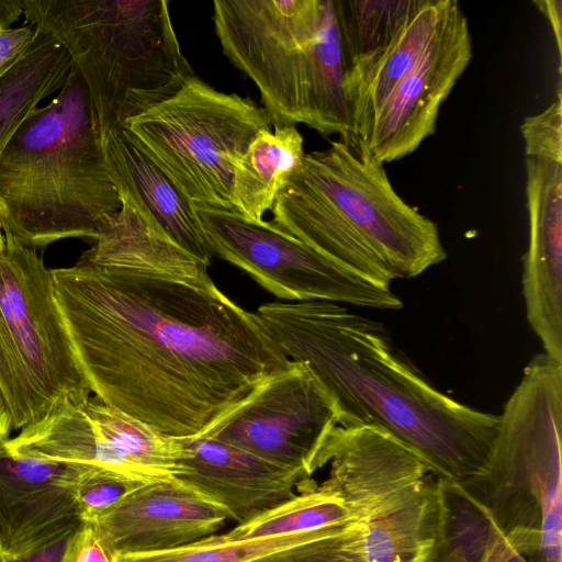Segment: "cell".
Wrapping results in <instances>:
<instances>
[{
  "label": "cell",
  "instance_id": "31",
  "mask_svg": "<svg viewBox=\"0 0 562 562\" xmlns=\"http://www.w3.org/2000/svg\"><path fill=\"white\" fill-rule=\"evenodd\" d=\"M252 562H367L357 522Z\"/></svg>",
  "mask_w": 562,
  "mask_h": 562
},
{
  "label": "cell",
  "instance_id": "40",
  "mask_svg": "<svg viewBox=\"0 0 562 562\" xmlns=\"http://www.w3.org/2000/svg\"><path fill=\"white\" fill-rule=\"evenodd\" d=\"M4 245H5V238H4V234H3L1 223H0V248L4 247Z\"/></svg>",
  "mask_w": 562,
  "mask_h": 562
},
{
  "label": "cell",
  "instance_id": "15",
  "mask_svg": "<svg viewBox=\"0 0 562 562\" xmlns=\"http://www.w3.org/2000/svg\"><path fill=\"white\" fill-rule=\"evenodd\" d=\"M91 468L16 456L0 445V539L10 560L80 524L76 492Z\"/></svg>",
  "mask_w": 562,
  "mask_h": 562
},
{
  "label": "cell",
  "instance_id": "27",
  "mask_svg": "<svg viewBox=\"0 0 562 562\" xmlns=\"http://www.w3.org/2000/svg\"><path fill=\"white\" fill-rule=\"evenodd\" d=\"M79 406L102 438L148 477L177 475L186 453V438L166 435L95 396Z\"/></svg>",
  "mask_w": 562,
  "mask_h": 562
},
{
  "label": "cell",
  "instance_id": "10",
  "mask_svg": "<svg viewBox=\"0 0 562 562\" xmlns=\"http://www.w3.org/2000/svg\"><path fill=\"white\" fill-rule=\"evenodd\" d=\"M193 209L213 254L280 299L379 310L403 306L391 288L363 279L272 222L250 221L235 210Z\"/></svg>",
  "mask_w": 562,
  "mask_h": 562
},
{
  "label": "cell",
  "instance_id": "12",
  "mask_svg": "<svg viewBox=\"0 0 562 562\" xmlns=\"http://www.w3.org/2000/svg\"><path fill=\"white\" fill-rule=\"evenodd\" d=\"M471 58L468 19L451 0L436 36L390 92L363 138L381 162L406 157L435 133L440 108Z\"/></svg>",
  "mask_w": 562,
  "mask_h": 562
},
{
  "label": "cell",
  "instance_id": "32",
  "mask_svg": "<svg viewBox=\"0 0 562 562\" xmlns=\"http://www.w3.org/2000/svg\"><path fill=\"white\" fill-rule=\"evenodd\" d=\"M143 483L111 470L92 467L79 482L76 492L79 520L90 521Z\"/></svg>",
  "mask_w": 562,
  "mask_h": 562
},
{
  "label": "cell",
  "instance_id": "37",
  "mask_svg": "<svg viewBox=\"0 0 562 562\" xmlns=\"http://www.w3.org/2000/svg\"><path fill=\"white\" fill-rule=\"evenodd\" d=\"M538 10L547 18L552 27L559 57L562 53V1L541 0L533 1Z\"/></svg>",
  "mask_w": 562,
  "mask_h": 562
},
{
  "label": "cell",
  "instance_id": "38",
  "mask_svg": "<svg viewBox=\"0 0 562 562\" xmlns=\"http://www.w3.org/2000/svg\"><path fill=\"white\" fill-rule=\"evenodd\" d=\"M12 431L11 416L0 387V445L10 438Z\"/></svg>",
  "mask_w": 562,
  "mask_h": 562
},
{
  "label": "cell",
  "instance_id": "39",
  "mask_svg": "<svg viewBox=\"0 0 562 562\" xmlns=\"http://www.w3.org/2000/svg\"><path fill=\"white\" fill-rule=\"evenodd\" d=\"M10 559L3 548V544L0 539V562H8Z\"/></svg>",
  "mask_w": 562,
  "mask_h": 562
},
{
  "label": "cell",
  "instance_id": "25",
  "mask_svg": "<svg viewBox=\"0 0 562 562\" xmlns=\"http://www.w3.org/2000/svg\"><path fill=\"white\" fill-rule=\"evenodd\" d=\"M0 74V156L41 102L63 87L72 65L67 53L42 32Z\"/></svg>",
  "mask_w": 562,
  "mask_h": 562
},
{
  "label": "cell",
  "instance_id": "8",
  "mask_svg": "<svg viewBox=\"0 0 562 562\" xmlns=\"http://www.w3.org/2000/svg\"><path fill=\"white\" fill-rule=\"evenodd\" d=\"M271 125L251 99L218 91L194 75L125 131L192 205L234 210V164Z\"/></svg>",
  "mask_w": 562,
  "mask_h": 562
},
{
  "label": "cell",
  "instance_id": "6",
  "mask_svg": "<svg viewBox=\"0 0 562 562\" xmlns=\"http://www.w3.org/2000/svg\"><path fill=\"white\" fill-rule=\"evenodd\" d=\"M562 363L533 356L483 471L460 483L527 562H562Z\"/></svg>",
  "mask_w": 562,
  "mask_h": 562
},
{
  "label": "cell",
  "instance_id": "17",
  "mask_svg": "<svg viewBox=\"0 0 562 562\" xmlns=\"http://www.w3.org/2000/svg\"><path fill=\"white\" fill-rule=\"evenodd\" d=\"M186 453L176 475L238 525L288 502L311 479L206 437L186 438Z\"/></svg>",
  "mask_w": 562,
  "mask_h": 562
},
{
  "label": "cell",
  "instance_id": "28",
  "mask_svg": "<svg viewBox=\"0 0 562 562\" xmlns=\"http://www.w3.org/2000/svg\"><path fill=\"white\" fill-rule=\"evenodd\" d=\"M355 522L345 504L314 482L288 502L222 536L229 541L265 539L321 532Z\"/></svg>",
  "mask_w": 562,
  "mask_h": 562
},
{
  "label": "cell",
  "instance_id": "4",
  "mask_svg": "<svg viewBox=\"0 0 562 562\" xmlns=\"http://www.w3.org/2000/svg\"><path fill=\"white\" fill-rule=\"evenodd\" d=\"M223 54L257 87L274 127L352 132L334 0H214Z\"/></svg>",
  "mask_w": 562,
  "mask_h": 562
},
{
  "label": "cell",
  "instance_id": "23",
  "mask_svg": "<svg viewBox=\"0 0 562 562\" xmlns=\"http://www.w3.org/2000/svg\"><path fill=\"white\" fill-rule=\"evenodd\" d=\"M438 524L427 562H527L456 482L436 477Z\"/></svg>",
  "mask_w": 562,
  "mask_h": 562
},
{
  "label": "cell",
  "instance_id": "16",
  "mask_svg": "<svg viewBox=\"0 0 562 562\" xmlns=\"http://www.w3.org/2000/svg\"><path fill=\"white\" fill-rule=\"evenodd\" d=\"M529 245L522 293L544 353L562 363V164L526 157Z\"/></svg>",
  "mask_w": 562,
  "mask_h": 562
},
{
  "label": "cell",
  "instance_id": "9",
  "mask_svg": "<svg viewBox=\"0 0 562 562\" xmlns=\"http://www.w3.org/2000/svg\"><path fill=\"white\" fill-rule=\"evenodd\" d=\"M383 165L362 137L345 132L305 154L293 175L359 234L392 280L416 278L447 252L437 224L396 193Z\"/></svg>",
  "mask_w": 562,
  "mask_h": 562
},
{
  "label": "cell",
  "instance_id": "13",
  "mask_svg": "<svg viewBox=\"0 0 562 562\" xmlns=\"http://www.w3.org/2000/svg\"><path fill=\"white\" fill-rule=\"evenodd\" d=\"M327 463L329 475L319 486L336 495L359 525L407 501L430 472L411 450L367 427L336 426L318 453L316 470Z\"/></svg>",
  "mask_w": 562,
  "mask_h": 562
},
{
  "label": "cell",
  "instance_id": "1",
  "mask_svg": "<svg viewBox=\"0 0 562 562\" xmlns=\"http://www.w3.org/2000/svg\"><path fill=\"white\" fill-rule=\"evenodd\" d=\"M50 272L91 392L166 435L200 437L291 362L214 283L80 260Z\"/></svg>",
  "mask_w": 562,
  "mask_h": 562
},
{
  "label": "cell",
  "instance_id": "22",
  "mask_svg": "<svg viewBox=\"0 0 562 562\" xmlns=\"http://www.w3.org/2000/svg\"><path fill=\"white\" fill-rule=\"evenodd\" d=\"M5 446L16 456L91 465L142 482L153 481L116 452L80 406L70 402L59 404L44 418L22 428Z\"/></svg>",
  "mask_w": 562,
  "mask_h": 562
},
{
  "label": "cell",
  "instance_id": "26",
  "mask_svg": "<svg viewBox=\"0 0 562 562\" xmlns=\"http://www.w3.org/2000/svg\"><path fill=\"white\" fill-rule=\"evenodd\" d=\"M438 524L436 480L395 508L359 525L367 562H427Z\"/></svg>",
  "mask_w": 562,
  "mask_h": 562
},
{
  "label": "cell",
  "instance_id": "21",
  "mask_svg": "<svg viewBox=\"0 0 562 562\" xmlns=\"http://www.w3.org/2000/svg\"><path fill=\"white\" fill-rule=\"evenodd\" d=\"M272 223L333 261L391 288L389 271L359 234L314 190L291 176L271 210Z\"/></svg>",
  "mask_w": 562,
  "mask_h": 562
},
{
  "label": "cell",
  "instance_id": "36",
  "mask_svg": "<svg viewBox=\"0 0 562 562\" xmlns=\"http://www.w3.org/2000/svg\"><path fill=\"white\" fill-rule=\"evenodd\" d=\"M77 528H70L48 543L8 562H61L68 540L72 531Z\"/></svg>",
  "mask_w": 562,
  "mask_h": 562
},
{
  "label": "cell",
  "instance_id": "33",
  "mask_svg": "<svg viewBox=\"0 0 562 562\" xmlns=\"http://www.w3.org/2000/svg\"><path fill=\"white\" fill-rule=\"evenodd\" d=\"M526 157L562 164V102L558 98L544 111L527 116L520 125Z\"/></svg>",
  "mask_w": 562,
  "mask_h": 562
},
{
  "label": "cell",
  "instance_id": "35",
  "mask_svg": "<svg viewBox=\"0 0 562 562\" xmlns=\"http://www.w3.org/2000/svg\"><path fill=\"white\" fill-rule=\"evenodd\" d=\"M31 26L0 31V74L13 64L27 48L34 36Z\"/></svg>",
  "mask_w": 562,
  "mask_h": 562
},
{
  "label": "cell",
  "instance_id": "34",
  "mask_svg": "<svg viewBox=\"0 0 562 562\" xmlns=\"http://www.w3.org/2000/svg\"><path fill=\"white\" fill-rule=\"evenodd\" d=\"M61 562H115L114 553L103 542L92 524L80 521L72 531Z\"/></svg>",
  "mask_w": 562,
  "mask_h": 562
},
{
  "label": "cell",
  "instance_id": "2",
  "mask_svg": "<svg viewBox=\"0 0 562 562\" xmlns=\"http://www.w3.org/2000/svg\"><path fill=\"white\" fill-rule=\"evenodd\" d=\"M256 313L284 355L305 363L331 397L339 426L380 431L431 474L458 484L483 471L499 415L434 387L382 324L328 301L272 302Z\"/></svg>",
  "mask_w": 562,
  "mask_h": 562
},
{
  "label": "cell",
  "instance_id": "11",
  "mask_svg": "<svg viewBox=\"0 0 562 562\" xmlns=\"http://www.w3.org/2000/svg\"><path fill=\"white\" fill-rule=\"evenodd\" d=\"M338 425L331 397L305 363L291 360L200 437L235 446L310 479Z\"/></svg>",
  "mask_w": 562,
  "mask_h": 562
},
{
  "label": "cell",
  "instance_id": "18",
  "mask_svg": "<svg viewBox=\"0 0 562 562\" xmlns=\"http://www.w3.org/2000/svg\"><path fill=\"white\" fill-rule=\"evenodd\" d=\"M121 207L104 223L80 261L189 283H213L209 263L177 244L133 196L117 191Z\"/></svg>",
  "mask_w": 562,
  "mask_h": 562
},
{
  "label": "cell",
  "instance_id": "24",
  "mask_svg": "<svg viewBox=\"0 0 562 562\" xmlns=\"http://www.w3.org/2000/svg\"><path fill=\"white\" fill-rule=\"evenodd\" d=\"M304 140L296 126L260 131L234 164V210L259 222L304 158Z\"/></svg>",
  "mask_w": 562,
  "mask_h": 562
},
{
  "label": "cell",
  "instance_id": "19",
  "mask_svg": "<svg viewBox=\"0 0 562 562\" xmlns=\"http://www.w3.org/2000/svg\"><path fill=\"white\" fill-rule=\"evenodd\" d=\"M116 192L133 196L182 248L210 265L214 256L193 205L125 130L101 139Z\"/></svg>",
  "mask_w": 562,
  "mask_h": 562
},
{
  "label": "cell",
  "instance_id": "29",
  "mask_svg": "<svg viewBox=\"0 0 562 562\" xmlns=\"http://www.w3.org/2000/svg\"><path fill=\"white\" fill-rule=\"evenodd\" d=\"M346 69L385 47L419 0H334Z\"/></svg>",
  "mask_w": 562,
  "mask_h": 562
},
{
  "label": "cell",
  "instance_id": "3",
  "mask_svg": "<svg viewBox=\"0 0 562 562\" xmlns=\"http://www.w3.org/2000/svg\"><path fill=\"white\" fill-rule=\"evenodd\" d=\"M120 207L91 101L72 66L0 156L1 227L36 250L67 238L94 240Z\"/></svg>",
  "mask_w": 562,
  "mask_h": 562
},
{
  "label": "cell",
  "instance_id": "5",
  "mask_svg": "<svg viewBox=\"0 0 562 562\" xmlns=\"http://www.w3.org/2000/svg\"><path fill=\"white\" fill-rule=\"evenodd\" d=\"M23 16L68 55L100 138L172 97L194 70L167 0H22Z\"/></svg>",
  "mask_w": 562,
  "mask_h": 562
},
{
  "label": "cell",
  "instance_id": "14",
  "mask_svg": "<svg viewBox=\"0 0 562 562\" xmlns=\"http://www.w3.org/2000/svg\"><path fill=\"white\" fill-rule=\"evenodd\" d=\"M227 513L178 477L137 486L92 518L99 536L114 554L176 549L212 536Z\"/></svg>",
  "mask_w": 562,
  "mask_h": 562
},
{
  "label": "cell",
  "instance_id": "7",
  "mask_svg": "<svg viewBox=\"0 0 562 562\" xmlns=\"http://www.w3.org/2000/svg\"><path fill=\"white\" fill-rule=\"evenodd\" d=\"M0 248V387L12 430L91 393L57 303L50 269L36 250L3 233Z\"/></svg>",
  "mask_w": 562,
  "mask_h": 562
},
{
  "label": "cell",
  "instance_id": "20",
  "mask_svg": "<svg viewBox=\"0 0 562 562\" xmlns=\"http://www.w3.org/2000/svg\"><path fill=\"white\" fill-rule=\"evenodd\" d=\"M451 0H419L392 41L346 69L345 89L352 132L364 138L395 85L415 66L436 36Z\"/></svg>",
  "mask_w": 562,
  "mask_h": 562
},
{
  "label": "cell",
  "instance_id": "30",
  "mask_svg": "<svg viewBox=\"0 0 562 562\" xmlns=\"http://www.w3.org/2000/svg\"><path fill=\"white\" fill-rule=\"evenodd\" d=\"M346 527L314 533L240 541H229L222 535H212L171 550L150 553L114 554V560L115 562H252Z\"/></svg>",
  "mask_w": 562,
  "mask_h": 562
}]
</instances>
